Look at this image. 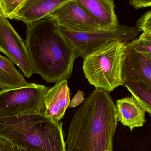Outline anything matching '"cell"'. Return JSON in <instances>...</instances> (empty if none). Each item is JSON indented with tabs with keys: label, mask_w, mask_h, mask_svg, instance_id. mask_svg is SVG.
Instances as JSON below:
<instances>
[{
	"label": "cell",
	"mask_w": 151,
	"mask_h": 151,
	"mask_svg": "<svg viewBox=\"0 0 151 151\" xmlns=\"http://www.w3.org/2000/svg\"><path fill=\"white\" fill-rule=\"evenodd\" d=\"M124 61L122 78L124 85L139 82L151 90V60L129 48Z\"/></svg>",
	"instance_id": "cell-11"
},
{
	"label": "cell",
	"mask_w": 151,
	"mask_h": 151,
	"mask_svg": "<svg viewBox=\"0 0 151 151\" xmlns=\"http://www.w3.org/2000/svg\"><path fill=\"white\" fill-rule=\"evenodd\" d=\"M14 147H15L16 151H38L35 149H31V148H21L17 146H14Z\"/></svg>",
	"instance_id": "cell-22"
},
{
	"label": "cell",
	"mask_w": 151,
	"mask_h": 151,
	"mask_svg": "<svg viewBox=\"0 0 151 151\" xmlns=\"http://www.w3.org/2000/svg\"><path fill=\"white\" fill-rule=\"evenodd\" d=\"M85 100L84 94L81 90H78L73 98L70 101L69 107L74 108L83 103Z\"/></svg>",
	"instance_id": "cell-19"
},
{
	"label": "cell",
	"mask_w": 151,
	"mask_h": 151,
	"mask_svg": "<svg viewBox=\"0 0 151 151\" xmlns=\"http://www.w3.org/2000/svg\"><path fill=\"white\" fill-rule=\"evenodd\" d=\"M104 31H114L119 27L113 0H76Z\"/></svg>",
	"instance_id": "cell-12"
},
{
	"label": "cell",
	"mask_w": 151,
	"mask_h": 151,
	"mask_svg": "<svg viewBox=\"0 0 151 151\" xmlns=\"http://www.w3.org/2000/svg\"><path fill=\"white\" fill-rule=\"evenodd\" d=\"M70 90L67 80L55 83L49 89L44 98V115L56 122L64 116L70 103Z\"/></svg>",
	"instance_id": "cell-10"
},
{
	"label": "cell",
	"mask_w": 151,
	"mask_h": 151,
	"mask_svg": "<svg viewBox=\"0 0 151 151\" xmlns=\"http://www.w3.org/2000/svg\"><path fill=\"white\" fill-rule=\"evenodd\" d=\"M0 139L38 151H66L63 123L42 114L0 118Z\"/></svg>",
	"instance_id": "cell-3"
},
{
	"label": "cell",
	"mask_w": 151,
	"mask_h": 151,
	"mask_svg": "<svg viewBox=\"0 0 151 151\" xmlns=\"http://www.w3.org/2000/svg\"><path fill=\"white\" fill-rule=\"evenodd\" d=\"M2 12L1 9V6H0V17L2 16Z\"/></svg>",
	"instance_id": "cell-23"
},
{
	"label": "cell",
	"mask_w": 151,
	"mask_h": 151,
	"mask_svg": "<svg viewBox=\"0 0 151 151\" xmlns=\"http://www.w3.org/2000/svg\"><path fill=\"white\" fill-rule=\"evenodd\" d=\"M127 45L132 50L151 60V34L142 33L138 38Z\"/></svg>",
	"instance_id": "cell-16"
},
{
	"label": "cell",
	"mask_w": 151,
	"mask_h": 151,
	"mask_svg": "<svg viewBox=\"0 0 151 151\" xmlns=\"http://www.w3.org/2000/svg\"><path fill=\"white\" fill-rule=\"evenodd\" d=\"M61 28L68 42L74 48L76 58L84 59L106 43L119 40L127 43L133 41L140 32L136 27L121 25L114 31L100 30L81 33Z\"/></svg>",
	"instance_id": "cell-6"
},
{
	"label": "cell",
	"mask_w": 151,
	"mask_h": 151,
	"mask_svg": "<svg viewBox=\"0 0 151 151\" xmlns=\"http://www.w3.org/2000/svg\"><path fill=\"white\" fill-rule=\"evenodd\" d=\"M0 151H16L15 147L9 142L0 139Z\"/></svg>",
	"instance_id": "cell-21"
},
{
	"label": "cell",
	"mask_w": 151,
	"mask_h": 151,
	"mask_svg": "<svg viewBox=\"0 0 151 151\" xmlns=\"http://www.w3.org/2000/svg\"><path fill=\"white\" fill-rule=\"evenodd\" d=\"M69 0H24L18 11L11 19L20 20L30 25L47 18Z\"/></svg>",
	"instance_id": "cell-9"
},
{
	"label": "cell",
	"mask_w": 151,
	"mask_h": 151,
	"mask_svg": "<svg viewBox=\"0 0 151 151\" xmlns=\"http://www.w3.org/2000/svg\"><path fill=\"white\" fill-rule=\"evenodd\" d=\"M0 52L17 65L27 78L36 73L25 42L3 15L0 17Z\"/></svg>",
	"instance_id": "cell-7"
},
{
	"label": "cell",
	"mask_w": 151,
	"mask_h": 151,
	"mask_svg": "<svg viewBox=\"0 0 151 151\" xmlns=\"http://www.w3.org/2000/svg\"><path fill=\"white\" fill-rule=\"evenodd\" d=\"M48 87L29 83L22 87L0 90V118L44 115V98Z\"/></svg>",
	"instance_id": "cell-5"
},
{
	"label": "cell",
	"mask_w": 151,
	"mask_h": 151,
	"mask_svg": "<svg viewBox=\"0 0 151 151\" xmlns=\"http://www.w3.org/2000/svg\"><path fill=\"white\" fill-rule=\"evenodd\" d=\"M29 83L21 73L16 69L12 61L0 55V88L1 90L22 87Z\"/></svg>",
	"instance_id": "cell-14"
},
{
	"label": "cell",
	"mask_w": 151,
	"mask_h": 151,
	"mask_svg": "<svg viewBox=\"0 0 151 151\" xmlns=\"http://www.w3.org/2000/svg\"><path fill=\"white\" fill-rule=\"evenodd\" d=\"M127 51V43L121 41L103 45L83 59L85 78L95 88L109 93L124 86L122 70Z\"/></svg>",
	"instance_id": "cell-4"
},
{
	"label": "cell",
	"mask_w": 151,
	"mask_h": 151,
	"mask_svg": "<svg viewBox=\"0 0 151 151\" xmlns=\"http://www.w3.org/2000/svg\"><path fill=\"white\" fill-rule=\"evenodd\" d=\"M116 107L118 121L131 131L135 128L143 126L146 122V112L132 96L117 100Z\"/></svg>",
	"instance_id": "cell-13"
},
{
	"label": "cell",
	"mask_w": 151,
	"mask_h": 151,
	"mask_svg": "<svg viewBox=\"0 0 151 151\" xmlns=\"http://www.w3.org/2000/svg\"><path fill=\"white\" fill-rule=\"evenodd\" d=\"M132 96L151 116V90L139 82H133L125 84Z\"/></svg>",
	"instance_id": "cell-15"
},
{
	"label": "cell",
	"mask_w": 151,
	"mask_h": 151,
	"mask_svg": "<svg viewBox=\"0 0 151 151\" xmlns=\"http://www.w3.org/2000/svg\"><path fill=\"white\" fill-rule=\"evenodd\" d=\"M136 25L140 32L151 34V10L147 12L140 18Z\"/></svg>",
	"instance_id": "cell-18"
},
{
	"label": "cell",
	"mask_w": 151,
	"mask_h": 151,
	"mask_svg": "<svg viewBox=\"0 0 151 151\" xmlns=\"http://www.w3.org/2000/svg\"><path fill=\"white\" fill-rule=\"evenodd\" d=\"M118 122L116 105L110 93L95 89L72 119L66 151H113Z\"/></svg>",
	"instance_id": "cell-1"
},
{
	"label": "cell",
	"mask_w": 151,
	"mask_h": 151,
	"mask_svg": "<svg viewBox=\"0 0 151 151\" xmlns=\"http://www.w3.org/2000/svg\"><path fill=\"white\" fill-rule=\"evenodd\" d=\"M25 43L35 70L48 83L68 80L72 74L76 55L60 27L47 18L27 27Z\"/></svg>",
	"instance_id": "cell-2"
},
{
	"label": "cell",
	"mask_w": 151,
	"mask_h": 151,
	"mask_svg": "<svg viewBox=\"0 0 151 151\" xmlns=\"http://www.w3.org/2000/svg\"><path fill=\"white\" fill-rule=\"evenodd\" d=\"M48 17L60 28L73 33H86L103 30L76 0H69Z\"/></svg>",
	"instance_id": "cell-8"
},
{
	"label": "cell",
	"mask_w": 151,
	"mask_h": 151,
	"mask_svg": "<svg viewBox=\"0 0 151 151\" xmlns=\"http://www.w3.org/2000/svg\"><path fill=\"white\" fill-rule=\"evenodd\" d=\"M24 0H0V6L2 15L7 19L12 17L18 11Z\"/></svg>",
	"instance_id": "cell-17"
},
{
	"label": "cell",
	"mask_w": 151,
	"mask_h": 151,
	"mask_svg": "<svg viewBox=\"0 0 151 151\" xmlns=\"http://www.w3.org/2000/svg\"><path fill=\"white\" fill-rule=\"evenodd\" d=\"M129 4L136 9L151 7V1L150 0H131Z\"/></svg>",
	"instance_id": "cell-20"
}]
</instances>
